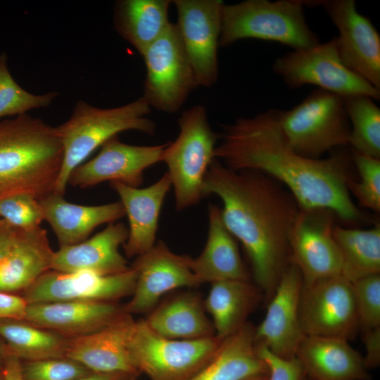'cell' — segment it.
Wrapping results in <instances>:
<instances>
[{
  "label": "cell",
  "mask_w": 380,
  "mask_h": 380,
  "mask_svg": "<svg viewBox=\"0 0 380 380\" xmlns=\"http://www.w3.org/2000/svg\"><path fill=\"white\" fill-rule=\"evenodd\" d=\"M192 258L173 253L158 241L130 266L137 274L132 298L123 305L129 314L150 312L166 293L181 287L200 285L191 270Z\"/></svg>",
  "instance_id": "2e32d148"
},
{
  "label": "cell",
  "mask_w": 380,
  "mask_h": 380,
  "mask_svg": "<svg viewBox=\"0 0 380 380\" xmlns=\"http://www.w3.org/2000/svg\"><path fill=\"white\" fill-rule=\"evenodd\" d=\"M135 376L124 373H96L91 374L78 380H133Z\"/></svg>",
  "instance_id": "7bdbcfd3"
},
{
  "label": "cell",
  "mask_w": 380,
  "mask_h": 380,
  "mask_svg": "<svg viewBox=\"0 0 380 380\" xmlns=\"http://www.w3.org/2000/svg\"><path fill=\"white\" fill-rule=\"evenodd\" d=\"M129 230L122 223H110L91 239L54 251L51 270L61 272L89 271L112 275L130 270L119 247L128 238Z\"/></svg>",
  "instance_id": "603a6c76"
},
{
  "label": "cell",
  "mask_w": 380,
  "mask_h": 380,
  "mask_svg": "<svg viewBox=\"0 0 380 380\" xmlns=\"http://www.w3.org/2000/svg\"><path fill=\"white\" fill-rule=\"evenodd\" d=\"M0 338L7 356L24 361L65 357L70 340L20 319L0 320Z\"/></svg>",
  "instance_id": "4dcf8cb0"
},
{
  "label": "cell",
  "mask_w": 380,
  "mask_h": 380,
  "mask_svg": "<svg viewBox=\"0 0 380 380\" xmlns=\"http://www.w3.org/2000/svg\"><path fill=\"white\" fill-rule=\"evenodd\" d=\"M255 350L268 367L267 380H308L304 367L296 356L282 358L260 343H255Z\"/></svg>",
  "instance_id": "f35d334b"
},
{
  "label": "cell",
  "mask_w": 380,
  "mask_h": 380,
  "mask_svg": "<svg viewBox=\"0 0 380 380\" xmlns=\"http://www.w3.org/2000/svg\"><path fill=\"white\" fill-rule=\"evenodd\" d=\"M27 303L22 296L0 292V320L23 319Z\"/></svg>",
  "instance_id": "ab89813d"
},
{
  "label": "cell",
  "mask_w": 380,
  "mask_h": 380,
  "mask_svg": "<svg viewBox=\"0 0 380 380\" xmlns=\"http://www.w3.org/2000/svg\"><path fill=\"white\" fill-rule=\"evenodd\" d=\"M63 158L56 130L23 114L0 120V192L27 193L38 200L54 191Z\"/></svg>",
  "instance_id": "3957f363"
},
{
  "label": "cell",
  "mask_w": 380,
  "mask_h": 380,
  "mask_svg": "<svg viewBox=\"0 0 380 380\" xmlns=\"http://www.w3.org/2000/svg\"><path fill=\"white\" fill-rule=\"evenodd\" d=\"M223 340L216 335L191 340L167 338L151 329L144 319H139L129 350L137 370L150 380H187L212 361Z\"/></svg>",
  "instance_id": "ba28073f"
},
{
  "label": "cell",
  "mask_w": 380,
  "mask_h": 380,
  "mask_svg": "<svg viewBox=\"0 0 380 380\" xmlns=\"http://www.w3.org/2000/svg\"><path fill=\"white\" fill-rule=\"evenodd\" d=\"M268 374L252 376L244 380H267Z\"/></svg>",
  "instance_id": "bcb514c9"
},
{
  "label": "cell",
  "mask_w": 380,
  "mask_h": 380,
  "mask_svg": "<svg viewBox=\"0 0 380 380\" xmlns=\"http://www.w3.org/2000/svg\"><path fill=\"white\" fill-rule=\"evenodd\" d=\"M0 218L16 229L40 226L44 214L39 200L27 193H15L0 198Z\"/></svg>",
  "instance_id": "d590c367"
},
{
  "label": "cell",
  "mask_w": 380,
  "mask_h": 380,
  "mask_svg": "<svg viewBox=\"0 0 380 380\" xmlns=\"http://www.w3.org/2000/svg\"><path fill=\"white\" fill-rule=\"evenodd\" d=\"M205 311L204 300L199 295L185 292L157 305L144 320L154 332L167 338H204L215 335Z\"/></svg>",
  "instance_id": "4316f807"
},
{
  "label": "cell",
  "mask_w": 380,
  "mask_h": 380,
  "mask_svg": "<svg viewBox=\"0 0 380 380\" xmlns=\"http://www.w3.org/2000/svg\"><path fill=\"white\" fill-rule=\"evenodd\" d=\"M204 197L222 203V221L249 260L255 285L270 298L292 263L289 234L300 210L291 192L262 172L232 170L215 158L205 175Z\"/></svg>",
  "instance_id": "7a4b0ae2"
},
{
  "label": "cell",
  "mask_w": 380,
  "mask_h": 380,
  "mask_svg": "<svg viewBox=\"0 0 380 380\" xmlns=\"http://www.w3.org/2000/svg\"><path fill=\"white\" fill-rule=\"evenodd\" d=\"M136 321L124 312L103 329L83 336L70 338L65 357L96 373L139 375L129 350Z\"/></svg>",
  "instance_id": "d6986e66"
},
{
  "label": "cell",
  "mask_w": 380,
  "mask_h": 380,
  "mask_svg": "<svg viewBox=\"0 0 380 380\" xmlns=\"http://www.w3.org/2000/svg\"><path fill=\"white\" fill-rule=\"evenodd\" d=\"M176 23L197 86L210 87L218 79L217 49L222 27L221 0H173Z\"/></svg>",
  "instance_id": "4fadbf2b"
},
{
  "label": "cell",
  "mask_w": 380,
  "mask_h": 380,
  "mask_svg": "<svg viewBox=\"0 0 380 380\" xmlns=\"http://www.w3.org/2000/svg\"><path fill=\"white\" fill-rule=\"evenodd\" d=\"M255 329L247 322L224 338L212 361L187 380H244L268 374L267 365L256 353Z\"/></svg>",
  "instance_id": "83f0119b"
},
{
  "label": "cell",
  "mask_w": 380,
  "mask_h": 380,
  "mask_svg": "<svg viewBox=\"0 0 380 380\" xmlns=\"http://www.w3.org/2000/svg\"><path fill=\"white\" fill-rule=\"evenodd\" d=\"M337 336H305L296 356L310 380H371L363 357Z\"/></svg>",
  "instance_id": "cb8c5ba5"
},
{
  "label": "cell",
  "mask_w": 380,
  "mask_h": 380,
  "mask_svg": "<svg viewBox=\"0 0 380 380\" xmlns=\"http://www.w3.org/2000/svg\"><path fill=\"white\" fill-rule=\"evenodd\" d=\"M167 144L130 145L115 136L102 144L94 158L72 171L68 184L86 188L110 181L139 187L144 181V171L161 162Z\"/></svg>",
  "instance_id": "e0dca14e"
},
{
  "label": "cell",
  "mask_w": 380,
  "mask_h": 380,
  "mask_svg": "<svg viewBox=\"0 0 380 380\" xmlns=\"http://www.w3.org/2000/svg\"><path fill=\"white\" fill-rule=\"evenodd\" d=\"M178 125L179 133L174 141L167 144L161 162L167 167L175 208L180 211L204 198V179L215 159V149L220 135L211 129L207 110L202 105L184 110Z\"/></svg>",
  "instance_id": "8992f818"
},
{
  "label": "cell",
  "mask_w": 380,
  "mask_h": 380,
  "mask_svg": "<svg viewBox=\"0 0 380 380\" xmlns=\"http://www.w3.org/2000/svg\"><path fill=\"white\" fill-rule=\"evenodd\" d=\"M351 284L359 328L365 331L380 327V274L358 279Z\"/></svg>",
  "instance_id": "8d00e7d4"
},
{
  "label": "cell",
  "mask_w": 380,
  "mask_h": 380,
  "mask_svg": "<svg viewBox=\"0 0 380 380\" xmlns=\"http://www.w3.org/2000/svg\"><path fill=\"white\" fill-rule=\"evenodd\" d=\"M302 286L301 273L298 267L291 263L271 297L265 318L255 329V343L265 346L272 353L282 358L295 357L305 336L298 315Z\"/></svg>",
  "instance_id": "ac0fdd59"
},
{
  "label": "cell",
  "mask_w": 380,
  "mask_h": 380,
  "mask_svg": "<svg viewBox=\"0 0 380 380\" xmlns=\"http://www.w3.org/2000/svg\"><path fill=\"white\" fill-rule=\"evenodd\" d=\"M279 123L290 146L299 155L320 159L349 146L350 125L343 98L314 89L292 108L279 110Z\"/></svg>",
  "instance_id": "52a82bcc"
},
{
  "label": "cell",
  "mask_w": 380,
  "mask_h": 380,
  "mask_svg": "<svg viewBox=\"0 0 380 380\" xmlns=\"http://www.w3.org/2000/svg\"><path fill=\"white\" fill-rule=\"evenodd\" d=\"M118 194L129 220V234L124 250L127 258L137 257L156 243L158 220L165 198L172 187L166 172L153 184L140 189L119 182H110Z\"/></svg>",
  "instance_id": "7402d4cb"
},
{
  "label": "cell",
  "mask_w": 380,
  "mask_h": 380,
  "mask_svg": "<svg viewBox=\"0 0 380 380\" xmlns=\"http://www.w3.org/2000/svg\"><path fill=\"white\" fill-rule=\"evenodd\" d=\"M298 315L305 336L349 340L359 329L352 284L341 274L303 284Z\"/></svg>",
  "instance_id": "8fae6325"
},
{
  "label": "cell",
  "mask_w": 380,
  "mask_h": 380,
  "mask_svg": "<svg viewBox=\"0 0 380 380\" xmlns=\"http://www.w3.org/2000/svg\"><path fill=\"white\" fill-rule=\"evenodd\" d=\"M39 203L60 247L81 243L98 226L115 222L125 215L120 201L83 205L70 203L63 195L52 192L39 198Z\"/></svg>",
  "instance_id": "d4e9b609"
},
{
  "label": "cell",
  "mask_w": 380,
  "mask_h": 380,
  "mask_svg": "<svg viewBox=\"0 0 380 380\" xmlns=\"http://www.w3.org/2000/svg\"><path fill=\"white\" fill-rule=\"evenodd\" d=\"M7 357L6 347L3 341L0 338V364L4 363L5 359Z\"/></svg>",
  "instance_id": "f6af8a7d"
},
{
  "label": "cell",
  "mask_w": 380,
  "mask_h": 380,
  "mask_svg": "<svg viewBox=\"0 0 380 380\" xmlns=\"http://www.w3.org/2000/svg\"><path fill=\"white\" fill-rule=\"evenodd\" d=\"M353 164L360 175V180L350 179L348 189L357 199L360 206L380 212V158L350 148Z\"/></svg>",
  "instance_id": "e575fe53"
},
{
  "label": "cell",
  "mask_w": 380,
  "mask_h": 380,
  "mask_svg": "<svg viewBox=\"0 0 380 380\" xmlns=\"http://www.w3.org/2000/svg\"><path fill=\"white\" fill-rule=\"evenodd\" d=\"M151 107L141 98L124 106L101 108L80 101L70 118L55 127L63 150L54 193L64 195L72 171L99 146L126 130L153 135L156 124L148 115Z\"/></svg>",
  "instance_id": "277c9868"
},
{
  "label": "cell",
  "mask_w": 380,
  "mask_h": 380,
  "mask_svg": "<svg viewBox=\"0 0 380 380\" xmlns=\"http://www.w3.org/2000/svg\"><path fill=\"white\" fill-rule=\"evenodd\" d=\"M336 215L322 208H301L289 234L291 262L303 284L341 274V258L333 236Z\"/></svg>",
  "instance_id": "5bb4252c"
},
{
  "label": "cell",
  "mask_w": 380,
  "mask_h": 380,
  "mask_svg": "<svg viewBox=\"0 0 380 380\" xmlns=\"http://www.w3.org/2000/svg\"><path fill=\"white\" fill-rule=\"evenodd\" d=\"M222 128L215 158L227 167L270 176L291 192L301 208H327L348 222L361 218L347 186L353 178L350 149L337 148L320 159L299 155L282 131L279 109L239 118Z\"/></svg>",
  "instance_id": "6da1fadb"
},
{
  "label": "cell",
  "mask_w": 380,
  "mask_h": 380,
  "mask_svg": "<svg viewBox=\"0 0 380 380\" xmlns=\"http://www.w3.org/2000/svg\"><path fill=\"white\" fill-rule=\"evenodd\" d=\"M137 274L102 275L89 271L61 272L50 270L22 293L27 304L69 300L116 302L132 295Z\"/></svg>",
  "instance_id": "9a60e30c"
},
{
  "label": "cell",
  "mask_w": 380,
  "mask_h": 380,
  "mask_svg": "<svg viewBox=\"0 0 380 380\" xmlns=\"http://www.w3.org/2000/svg\"><path fill=\"white\" fill-rule=\"evenodd\" d=\"M20 361V359L14 356L6 357L2 368L4 380H25Z\"/></svg>",
  "instance_id": "b9f144b4"
},
{
  "label": "cell",
  "mask_w": 380,
  "mask_h": 380,
  "mask_svg": "<svg viewBox=\"0 0 380 380\" xmlns=\"http://www.w3.org/2000/svg\"><path fill=\"white\" fill-rule=\"evenodd\" d=\"M308 380H310V379H308Z\"/></svg>",
  "instance_id": "681fc988"
},
{
  "label": "cell",
  "mask_w": 380,
  "mask_h": 380,
  "mask_svg": "<svg viewBox=\"0 0 380 380\" xmlns=\"http://www.w3.org/2000/svg\"><path fill=\"white\" fill-rule=\"evenodd\" d=\"M208 233L203 251L192 258L191 270L200 284L230 280L250 281L236 243L224 225L221 208H208Z\"/></svg>",
  "instance_id": "484cf974"
},
{
  "label": "cell",
  "mask_w": 380,
  "mask_h": 380,
  "mask_svg": "<svg viewBox=\"0 0 380 380\" xmlns=\"http://www.w3.org/2000/svg\"><path fill=\"white\" fill-rule=\"evenodd\" d=\"M53 254L44 229H15L0 255V292L23 293L51 270Z\"/></svg>",
  "instance_id": "44dd1931"
},
{
  "label": "cell",
  "mask_w": 380,
  "mask_h": 380,
  "mask_svg": "<svg viewBox=\"0 0 380 380\" xmlns=\"http://www.w3.org/2000/svg\"><path fill=\"white\" fill-rule=\"evenodd\" d=\"M333 236L341 258V272L349 281L380 274V225L369 229L335 225Z\"/></svg>",
  "instance_id": "1f68e13d"
},
{
  "label": "cell",
  "mask_w": 380,
  "mask_h": 380,
  "mask_svg": "<svg viewBox=\"0 0 380 380\" xmlns=\"http://www.w3.org/2000/svg\"><path fill=\"white\" fill-rule=\"evenodd\" d=\"M272 71L290 89L312 84L341 97L356 94L380 99V89L352 72L341 60L336 37L306 49L293 50L277 58Z\"/></svg>",
  "instance_id": "9c48e42d"
},
{
  "label": "cell",
  "mask_w": 380,
  "mask_h": 380,
  "mask_svg": "<svg viewBox=\"0 0 380 380\" xmlns=\"http://www.w3.org/2000/svg\"><path fill=\"white\" fill-rule=\"evenodd\" d=\"M307 6H322L338 31V53L352 72L380 89V35L354 0L303 1Z\"/></svg>",
  "instance_id": "7c38bea8"
},
{
  "label": "cell",
  "mask_w": 380,
  "mask_h": 380,
  "mask_svg": "<svg viewBox=\"0 0 380 380\" xmlns=\"http://www.w3.org/2000/svg\"><path fill=\"white\" fill-rule=\"evenodd\" d=\"M303 0H246L224 4L220 46L244 39L277 42L293 50L311 47L319 42L308 25Z\"/></svg>",
  "instance_id": "5b68a950"
},
{
  "label": "cell",
  "mask_w": 380,
  "mask_h": 380,
  "mask_svg": "<svg viewBox=\"0 0 380 380\" xmlns=\"http://www.w3.org/2000/svg\"><path fill=\"white\" fill-rule=\"evenodd\" d=\"M21 367L25 380H78L92 372L66 357L24 361Z\"/></svg>",
  "instance_id": "74e56055"
},
{
  "label": "cell",
  "mask_w": 380,
  "mask_h": 380,
  "mask_svg": "<svg viewBox=\"0 0 380 380\" xmlns=\"http://www.w3.org/2000/svg\"><path fill=\"white\" fill-rule=\"evenodd\" d=\"M15 229L0 218V255L9 243Z\"/></svg>",
  "instance_id": "ee69618b"
},
{
  "label": "cell",
  "mask_w": 380,
  "mask_h": 380,
  "mask_svg": "<svg viewBox=\"0 0 380 380\" xmlns=\"http://www.w3.org/2000/svg\"><path fill=\"white\" fill-rule=\"evenodd\" d=\"M0 380H4V376H3L2 369L0 370Z\"/></svg>",
  "instance_id": "7dc6e473"
},
{
  "label": "cell",
  "mask_w": 380,
  "mask_h": 380,
  "mask_svg": "<svg viewBox=\"0 0 380 380\" xmlns=\"http://www.w3.org/2000/svg\"><path fill=\"white\" fill-rule=\"evenodd\" d=\"M211 284L204 300L211 315L215 335L225 338L237 332L258 305L262 291L251 281L230 280Z\"/></svg>",
  "instance_id": "f1b7e54d"
},
{
  "label": "cell",
  "mask_w": 380,
  "mask_h": 380,
  "mask_svg": "<svg viewBox=\"0 0 380 380\" xmlns=\"http://www.w3.org/2000/svg\"><path fill=\"white\" fill-rule=\"evenodd\" d=\"M141 56L146 69L142 97L160 111L177 112L198 86L176 24L170 23Z\"/></svg>",
  "instance_id": "30bf717a"
},
{
  "label": "cell",
  "mask_w": 380,
  "mask_h": 380,
  "mask_svg": "<svg viewBox=\"0 0 380 380\" xmlns=\"http://www.w3.org/2000/svg\"><path fill=\"white\" fill-rule=\"evenodd\" d=\"M4 196H5V195H4L1 192H0V198H1Z\"/></svg>",
  "instance_id": "c3c4849f"
},
{
  "label": "cell",
  "mask_w": 380,
  "mask_h": 380,
  "mask_svg": "<svg viewBox=\"0 0 380 380\" xmlns=\"http://www.w3.org/2000/svg\"><path fill=\"white\" fill-rule=\"evenodd\" d=\"M366 355L363 357L365 367L376 368L380 364V327L364 331Z\"/></svg>",
  "instance_id": "60d3db41"
},
{
  "label": "cell",
  "mask_w": 380,
  "mask_h": 380,
  "mask_svg": "<svg viewBox=\"0 0 380 380\" xmlns=\"http://www.w3.org/2000/svg\"><path fill=\"white\" fill-rule=\"evenodd\" d=\"M124 312L116 302L69 300L27 304L24 320L74 338L99 331Z\"/></svg>",
  "instance_id": "ffe728a7"
},
{
  "label": "cell",
  "mask_w": 380,
  "mask_h": 380,
  "mask_svg": "<svg viewBox=\"0 0 380 380\" xmlns=\"http://www.w3.org/2000/svg\"><path fill=\"white\" fill-rule=\"evenodd\" d=\"M7 55L0 53V118L26 114L28 110L49 106L58 94H32L23 89L12 77Z\"/></svg>",
  "instance_id": "836d02e7"
},
{
  "label": "cell",
  "mask_w": 380,
  "mask_h": 380,
  "mask_svg": "<svg viewBox=\"0 0 380 380\" xmlns=\"http://www.w3.org/2000/svg\"><path fill=\"white\" fill-rule=\"evenodd\" d=\"M343 100L350 125V148L380 158V108L364 94Z\"/></svg>",
  "instance_id": "d6a6232c"
},
{
  "label": "cell",
  "mask_w": 380,
  "mask_h": 380,
  "mask_svg": "<svg viewBox=\"0 0 380 380\" xmlns=\"http://www.w3.org/2000/svg\"><path fill=\"white\" fill-rule=\"evenodd\" d=\"M169 0H122L116 3L117 32L142 56L166 30L170 22Z\"/></svg>",
  "instance_id": "f546056e"
}]
</instances>
